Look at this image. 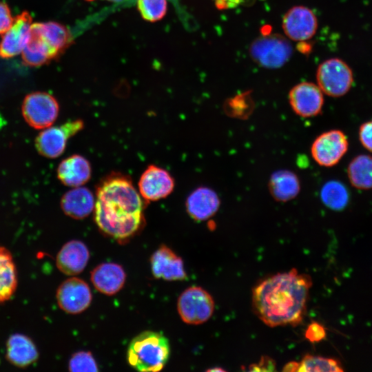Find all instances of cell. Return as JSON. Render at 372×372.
I'll return each instance as SVG.
<instances>
[{
    "label": "cell",
    "mask_w": 372,
    "mask_h": 372,
    "mask_svg": "<svg viewBox=\"0 0 372 372\" xmlns=\"http://www.w3.org/2000/svg\"><path fill=\"white\" fill-rule=\"evenodd\" d=\"M344 369L340 362L335 359L322 356L305 355L300 362L298 371L307 372H341Z\"/></svg>",
    "instance_id": "27"
},
{
    "label": "cell",
    "mask_w": 372,
    "mask_h": 372,
    "mask_svg": "<svg viewBox=\"0 0 372 372\" xmlns=\"http://www.w3.org/2000/svg\"><path fill=\"white\" fill-rule=\"evenodd\" d=\"M138 186V192L145 201H157L171 194L175 181L166 169L150 165L141 174Z\"/></svg>",
    "instance_id": "11"
},
{
    "label": "cell",
    "mask_w": 372,
    "mask_h": 372,
    "mask_svg": "<svg viewBox=\"0 0 372 372\" xmlns=\"http://www.w3.org/2000/svg\"><path fill=\"white\" fill-rule=\"evenodd\" d=\"M21 112L30 126L41 130L51 126L55 122L59 113V105L50 94L34 92L24 98Z\"/></svg>",
    "instance_id": "7"
},
{
    "label": "cell",
    "mask_w": 372,
    "mask_h": 372,
    "mask_svg": "<svg viewBox=\"0 0 372 372\" xmlns=\"http://www.w3.org/2000/svg\"><path fill=\"white\" fill-rule=\"evenodd\" d=\"M177 309L182 320L189 324L207 322L214 311L212 296L200 287L192 286L178 297Z\"/></svg>",
    "instance_id": "6"
},
{
    "label": "cell",
    "mask_w": 372,
    "mask_h": 372,
    "mask_svg": "<svg viewBox=\"0 0 372 372\" xmlns=\"http://www.w3.org/2000/svg\"><path fill=\"white\" fill-rule=\"evenodd\" d=\"M152 273L154 278L168 281L187 279L182 258L167 245L160 246L150 258Z\"/></svg>",
    "instance_id": "16"
},
{
    "label": "cell",
    "mask_w": 372,
    "mask_h": 372,
    "mask_svg": "<svg viewBox=\"0 0 372 372\" xmlns=\"http://www.w3.org/2000/svg\"><path fill=\"white\" fill-rule=\"evenodd\" d=\"M207 371H225V370L221 368H214L208 369Z\"/></svg>",
    "instance_id": "37"
},
{
    "label": "cell",
    "mask_w": 372,
    "mask_h": 372,
    "mask_svg": "<svg viewBox=\"0 0 372 372\" xmlns=\"http://www.w3.org/2000/svg\"><path fill=\"white\" fill-rule=\"evenodd\" d=\"M316 79L322 92L331 97L344 96L350 90L353 83L351 69L338 58L322 62L317 70Z\"/></svg>",
    "instance_id": "5"
},
{
    "label": "cell",
    "mask_w": 372,
    "mask_h": 372,
    "mask_svg": "<svg viewBox=\"0 0 372 372\" xmlns=\"http://www.w3.org/2000/svg\"><path fill=\"white\" fill-rule=\"evenodd\" d=\"M14 18L7 3L0 1V34H3L11 26Z\"/></svg>",
    "instance_id": "33"
},
{
    "label": "cell",
    "mask_w": 372,
    "mask_h": 372,
    "mask_svg": "<svg viewBox=\"0 0 372 372\" xmlns=\"http://www.w3.org/2000/svg\"><path fill=\"white\" fill-rule=\"evenodd\" d=\"M289 102L298 116L309 118L318 115L324 104L323 92L313 83L302 82L290 90Z\"/></svg>",
    "instance_id": "12"
},
{
    "label": "cell",
    "mask_w": 372,
    "mask_h": 372,
    "mask_svg": "<svg viewBox=\"0 0 372 372\" xmlns=\"http://www.w3.org/2000/svg\"><path fill=\"white\" fill-rule=\"evenodd\" d=\"M6 349L8 362L21 369L34 364L39 357L35 343L29 336L23 333L10 335L6 341Z\"/></svg>",
    "instance_id": "19"
},
{
    "label": "cell",
    "mask_w": 372,
    "mask_h": 372,
    "mask_svg": "<svg viewBox=\"0 0 372 372\" xmlns=\"http://www.w3.org/2000/svg\"><path fill=\"white\" fill-rule=\"evenodd\" d=\"M292 52L290 42L278 34L260 36L251 43L249 48L252 60L267 69L281 68L289 60Z\"/></svg>",
    "instance_id": "4"
},
{
    "label": "cell",
    "mask_w": 372,
    "mask_h": 372,
    "mask_svg": "<svg viewBox=\"0 0 372 372\" xmlns=\"http://www.w3.org/2000/svg\"><path fill=\"white\" fill-rule=\"evenodd\" d=\"M268 187L270 194L276 201L287 202L298 195L300 182L293 172L280 169L271 175Z\"/></svg>",
    "instance_id": "23"
},
{
    "label": "cell",
    "mask_w": 372,
    "mask_h": 372,
    "mask_svg": "<svg viewBox=\"0 0 372 372\" xmlns=\"http://www.w3.org/2000/svg\"><path fill=\"white\" fill-rule=\"evenodd\" d=\"M95 206V196L85 187H73L65 192L61 199V208L65 215L81 220L87 217Z\"/></svg>",
    "instance_id": "22"
},
{
    "label": "cell",
    "mask_w": 372,
    "mask_h": 372,
    "mask_svg": "<svg viewBox=\"0 0 372 372\" xmlns=\"http://www.w3.org/2000/svg\"><path fill=\"white\" fill-rule=\"evenodd\" d=\"M84 127L83 121H68L59 126H50L43 129L35 139V147L41 156L56 158L65 151L68 141Z\"/></svg>",
    "instance_id": "8"
},
{
    "label": "cell",
    "mask_w": 372,
    "mask_h": 372,
    "mask_svg": "<svg viewBox=\"0 0 372 372\" xmlns=\"http://www.w3.org/2000/svg\"><path fill=\"white\" fill-rule=\"evenodd\" d=\"M60 182L68 187L83 186L91 178L92 166L90 161L79 154H73L61 161L56 170Z\"/></svg>",
    "instance_id": "20"
},
{
    "label": "cell",
    "mask_w": 372,
    "mask_h": 372,
    "mask_svg": "<svg viewBox=\"0 0 372 372\" xmlns=\"http://www.w3.org/2000/svg\"><path fill=\"white\" fill-rule=\"evenodd\" d=\"M90 258L89 250L84 242L72 240L63 245L56 257L58 269L67 276H76L87 266Z\"/></svg>",
    "instance_id": "17"
},
{
    "label": "cell",
    "mask_w": 372,
    "mask_h": 372,
    "mask_svg": "<svg viewBox=\"0 0 372 372\" xmlns=\"http://www.w3.org/2000/svg\"><path fill=\"white\" fill-rule=\"evenodd\" d=\"M170 355L168 339L161 333L145 331L130 342L127 359L129 364L139 371L156 372L163 369Z\"/></svg>",
    "instance_id": "3"
},
{
    "label": "cell",
    "mask_w": 372,
    "mask_h": 372,
    "mask_svg": "<svg viewBox=\"0 0 372 372\" xmlns=\"http://www.w3.org/2000/svg\"><path fill=\"white\" fill-rule=\"evenodd\" d=\"M32 18L24 11L14 18L8 30L2 34L0 41V57L12 58L21 54L29 40Z\"/></svg>",
    "instance_id": "14"
},
{
    "label": "cell",
    "mask_w": 372,
    "mask_h": 372,
    "mask_svg": "<svg viewBox=\"0 0 372 372\" xmlns=\"http://www.w3.org/2000/svg\"><path fill=\"white\" fill-rule=\"evenodd\" d=\"M347 176L356 189H372V156L360 154L353 158L348 165Z\"/></svg>",
    "instance_id": "25"
},
{
    "label": "cell",
    "mask_w": 372,
    "mask_h": 372,
    "mask_svg": "<svg viewBox=\"0 0 372 372\" xmlns=\"http://www.w3.org/2000/svg\"><path fill=\"white\" fill-rule=\"evenodd\" d=\"M312 280L293 268L258 282L252 289L255 315L270 327L299 325L307 313Z\"/></svg>",
    "instance_id": "1"
},
{
    "label": "cell",
    "mask_w": 372,
    "mask_h": 372,
    "mask_svg": "<svg viewBox=\"0 0 372 372\" xmlns=\"http://www.w3.org/2000/svg\"><path fill=\"white\" fill-rule=\"evenodd\" d=\"M137 8L141 17L149 22L162 19L167 10V0H138Z\"/></svg>",
    "instance_id": "28"
},
{
    "label": "cell",
    "mask_w": 372,
    "mask_h": 372,
    "mask_svg": "<svg viewBox=\"0 0 372 372\" xmlns=\"http://www.w3.org/2000/svg\"><path fill=\"white\" fill-rule=\"evenodd\" d=\"M23 63L40 66L57 57L60 53L44 34L41 23L32 24L29 40L21 52Z\"/></svg>",
    "instance_id": "15"
},
{
    "label": "cell",
    "mask_w": 372,
    "mask_h": 372,
    "mask_svg": "<svg viewBox=\"0 0 372 372\" xmlns=\"http://www.w3.org/2000/svg\"><path fill=\"white\" fill-rule=\"evenodd\" d=\"M320 199L327 207L334 211H341L349 203V193L342 183L332 180L324 183L321 188Z\"/></svg>",
    "instance_id": "26"
},
{
    "label": "cell",
    "mask_w": 372,
    "mask_h": 372,
    "mask_svg": "<svg viewBox=\"0 0 372 372\" xmlns=\"http://www.w3.org/2000/svg\"><path fill=\"white\" fill-rule=\"evenodd\" d=\"M220 206L217 193L207 187H199L187 198L185 207L189 216L196 221H204L214 216Z\"/></svg>",
    "instance_id": "18"
},
{
    "label": "cell",
    "mask_w": 372,
    "mask_h": 372,
    "mask_svg": "<svg viewBox=\"0 0 372 372\" xmlns=\"http://www.w3.org/2000/svg\"><path fill=\"white\" fill-rule=\"evenodd\" d=\"M276 370V361L267 355H262L258 363L250 364L251 371H274Z\"/></svg>",
    "instance_id": "34"
},
{
    "label": "cell",
    "mask_w": 372,
    "mask_h": 372,
    "mask_svg": "<svg viewBox=\"0 0 372 372\" xmlns=\"http://www.w3.org/2000/svg\"><path fill=\"white\" fill-rule=\"evenodd\" d=\"M90 279L97 291L107 296H112L124 286L126 274L120 265L104 262L97 265L91 271Z\"/></svg>",
    "instance_id": "21"
},
{
    "label": "cell",
    "mask_w": 372,
    "mask_h": 372,
    "mask_svg": "<svg viewBox=\"0 0 372 372\" xmlns=\"http://www.w3.org/2000/svg\"><path fill=\"white\" fill-rule=\"evenodd\" d=\"M107 1H116V2H117V1H123V0H107Z\"/></svg>",
    "instance_id": "38"
},
{
    "label": "cell",
    "mask_w": 372,
    "mask_h": 372,
    "mask_svg": "<svg viewBox=\"0 0 372 372\" xmlns=\"http://www.w3.org/2000/svg\"><path fill=\"white\" fill-rule=\"evenodd\" d=\"M56 302L61 310L70 314H78L86 310L92 302L90 287L84 280L72 277L59 286Z\"/></svg>",
    "instance_id": "10"
},
{
    "label": "cell",
    "mask_w": 372,
    "mask_h": 372,
    "mask_svg": "<svg viewBox=\"0 0 372 372\" xmlns=\"http://www.w3.org/2000/svg\"><path fill=\"white\" fill-rule=\"evenodd\" d=\"M299 368V362L296 361H291L287 363L283 369V371H298Z\"/></svg>",
    "instance_id": "36"
},
{
    "label": "cell",
    "mask_w": 372,
    "mask_h": 372,
    "mask_svg": "<svg viewBox=\"0 0 372 372\" xmlns=\"http://www.w3.org/2000/svg\"><path fill=\"white\" fill-rule=\"evenodd\" d=\"M348 148L346 134L341 130H331L316 138L311 146V154L317 164L330 167L340 162Z\"/></svg>",
    "instance_id": "9"
},
{
    "label": "cell",
    "mask_w": 372,
    "mask_h": 372,
    "mask_svg": "<svg viewBox=\"0 0 372 372\" xmlns=\"http://www.w3.org/2000/svg\"><path fill=\"white\" fill-rule=\"evenodd\" d=\"M220 9L234 8L242 4L245 0H214Z\"/></svg>",
    "instance_id": "35"
},
{
    "label": "cell",
    "mask_w": 372,
    "mask_h": 372,
    "mask_svg": "<svg viewBox=\"0 0 372 372\" xmlns=\"http://www.w3.org/2000/svg\"><path fill=\"white\" fill-rule=\"evenodd\" d=\"M253 104L247 95L236 96L225 103V110L231 117L247 118L251 113Z\"/></svg>",
    "instance_id": "30"
},
{
    "label": "cell",
    "mask_w": 372,
    "mask_h": 372,
    "mask_svg": "<svg viewBox=\"0 0 372 372\" xmlns=\"http://www.w3.org/2000/svg\"><path fill=\"white\" fill-rule=\"evenodd\" d=\"M145 203L130 177L112 173L97 185L94 221L104 234L116 240L127 239L145 224Z\"/></svg>",
    "instance_id": "2"
},
{
    "label": "cell",
    "mask_w": 372,
    "mask_h": 372,
    "mask_svg": "<svg viewBox=\"0 0 372 372\" xmlns=\"http://www.w3.org/2000/svg\"><path fill=\"white\" fill-rule=\"evenodd\" d=\"M18 285L17 267L10 250L0 245V303L9 300Z\"/></svg>",
    "instance_id": "24"
},
{
    "label": "cell",
    "mask_w": 372,
    "mask_h": 372,
    "mask_svg": "<svg viewBox=\"0 0 372 372\" xmlns=\"http://www.w3.org/2000/svg\"><path fill=\"white\" fill-rule=\"evenodd\" d=\"M358 134L362 146L372 152V120L366 121L360 126Z\"/></svg>",
    "instance_id": "32"
},
{
    "label": "cell",
    "mask_w": 372,
    "mask_h": 372,
    "mask_svg": "<svg viewBox=\"0 0 372 372\" xmlns=\"http://www.w3.org/2000/svg\"><path fill=\"white\" fill-rule=\"evenodd\" d=\"M71 372H97L98 365L90 351H80L74 353L68 362Z\"/></svg>",
    "instance_id": "29"
},
{
    "label": "cell",
    "mask_w": 372,
    "mask_h": 372,
    "mask_svg": "<svg viewBox=\"0 0 372 372\" xmlns=\"http://www.w3.org/2000/svg\"><path fill=\"white\" fill-rule=\"evenodd\" d=\"M305 338L311 342H319L326 338L324 327L319 322H312L305 331Z\"/></svg>",
    "instance_id": "31"
},
{
    "label": "cell",
    "mask_w": 372,
    "mask_h": 372,
    "mask_svg": "<svg viewBox=\"0 0 372 372\" xmlns=\"http://www.w3.org/2000/svg\"><path fill=\"white\" fill-rule=\"evenodd\" d=\"M285 35L295 41L310 39L316 32L317 18L313 12L302 6L290 8L285 14L282 23Z\"/></svg>",
    "instance_id": "13"
}]
</instances>
